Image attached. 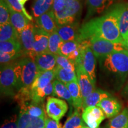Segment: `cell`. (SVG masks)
Listing matches in <instances>:
<instances>
[{"instance_id": "cell-1", "label": "cell", "mask_w": 128, "mask_h": 128, "mask_svg": "<svg viewBox=\"0 0 128 128\" xmlns=\"http://www.w3.org/2000/svg\"><path fill=\"white\" fill-rule=\"evenodd\" d=\"M120 10V5L104 15L83 24L79 30L77 41L98 38L113 42L124 43L119 27Z\"/></svg>"}, {"instance_id": "cell-2", "label": "cell", "mask_w": 128, "mask_h": 128, "mask_svg": "<svg viewBox=\"0 0 128 128\" xmlns=\"http://www.w3.org/2000/svg\"><path fill=\"white\" fill-rule=\"evenodd\" d=\"M0 86L1 94L11 97H14L22 88V68L19 60L1 66Z\"/></svg>"}, {"instance_id": "cell-3", "label": "cell", "mask_w": 128, "mask_h": 128, "mask_svg": "<svg viewBox=\"0 0 128 128\" xmlns=\"http://www.w3.org/2000/svg\"><path fill=\"white\" fill-rule=\"evenodd\" d=\"M103 66L106 71L122 77L128 74V51L114 52L104 58Z\"/></svg>"}, {"instance_id": "cell-4", "label": "cell", "mask_w": 128, "mask_h": 128, "mask_svg": "<svg viewBox=\"0 0 128 128\" xmlns=\"http://www.w3.org/2000/svg\"><path fill=\"white\" fill-rule=\"evenodd\" d=\"M90 46L97 58L103 59L112 53L127 50L124 43L113 42L98 38L90 39Z\"/></svg>"}, {"instance_id": "cell-5", "label": "cell", "mask_w": 128, "mask_h": 128, "mask_svg": "<svg viewBox=\"0 0 128 128\" xmlns=\"http://www.w3.org/2000/svg\"><path fill=\"white\" fill-rule=\"evenodd\" d=\"M80 44L81 52L76 62H78L82 65L94 84H96V57L90 46V40L81 41Z\"/></svg>"}, {"instance_id": "cell-6", "label": "cell", "mask_w": 128, "mask_h": 128, "mask_svg": "<svg viewBox=\"0 0 128 128\" xmlns=\"http://www.w3.org/2000/svg\"><path fill=\"white\" fill-rule=\"evenodd\" d=\"M22 68V81L23 87L31 88L37 75L39 72L33 58L24 56L19 60Z\"/></svg>"}, {"instance_id": "cell-7", "label": "cell", "mask_w": 128, "mask_h": 128, "mask_svg": "<svg viewBox=\"0 0 128 128\" xmlns=\"http://www.w3.org/2000/svg\"><path fill=\"white\" fill-rule=\"evenodd\" d=\"M81 2L76 0L72 4L65 8L60 12L55 13L56 21L58 26L66 24H71L76 20L81 10Z\"/></svg>"}, {"instance_id": "cell-8", "label": "cell", "mask_w": 128, "mask_h": 128, "mask_svg": "<svg viewBox=\"0 0 128 128\" xmlns=\"http://www.w3.org/2000/svg\"><path fill=\"white\" fill-rule=\"evenodd\" d=\"M68 109V104L64 100L54 97H49L47 98L46 111L51 119L59 121L66 114Z\"/></svg>"}, {"instance_id": "cell-9", "label": "cell", "mask_w": 128, "mask_h": 128, "mask_svg": "<svg viewBox=\"0 0 128 128\" xmlns=\"http://www.w3.org/2000/svg\"><path fill=\"white\" fill-rule=\"evenodd\" d=\"M83 120L90 128H98L101 123L104 120L106 115L98 106H90L84 108L82 113Z\"/></svg>"}, {"instance_id": "cell-10", "label": "cell", "mask_w": 128, "mask_h": 128, "mask_svg": "<svg viewBox=\"0 0 128 128\" xmlns=\"http://www.w3.org/2000/svg\"><path fill=\"white\" fill-rule=\"evenodd\" d=\"M76 71L84 101L90 94L96 90L95 84L92 82L82 65L78 62H76Z\"/></svg>"}, {"instance_id": "cell-11", "label": "cell", "mask_w": 128, "mask_h": 128, "mask_svg": "<svg viewBox=\"0 0 128 128\" xmlns=\"http://www.w3.org/2000/svg\"><path fill=\"white\" fill-rule=\"evenodd\" d=\"M34 26V24L30 22L20 34V41L25 56L33 58H34L33 55Z\"/></svg>"}, {"instance_id": "cell-12", "label": "cell", "mask_w": 128, "mask_h": 128, "mask_svg": "<svg viewBox=\"0 0 128 128\" xmlns=\"http://www.w3.org/2000/svg\"><path fill=\"white\" fill-rule=\"evenodd\" d=\"M50 34L40 28L38 24L34 26L33 55H36L48 52V44Z\"/></svg>"}, {"instance_id": "cell-13", "label": "cell", "mask_w": 128, "mask_h": 128, "mask_svg": "<svg viewBox=\"0 0 128 128\" xmlns=\"http://www.w3.org/2000/svg\"><path fill=\"white\" fill-rule=\"evenodd\" d=\"M97 106L102 108L108 118H114L119 114L122 108L118 100L112 96L103 98Z\"/></svg>"}, {"instance_id": "cell-14", "label": "cell", "mask_w": 128, "mask_h": 128, "mask_svg": "<svg viewBox=\"0 0 128 128\" xmlns=\"http://www.w3.org/2000/svg\"><path fill=\"white\" fill-rule=\"evenodd\" d=\"M39 72L51 71L56 67V55L46 52L36 55L34 58Z\"/></svg>"}, {"instance_id": "cell-15", "label": "cell", "mask_w": 128, "mask_h": 128, "mask_svg": "<svg viewBox=\"0 0 128 128\" xmlns=\"http://www.w3.org/2000/svg\"><path fill=\"white\" fill-rule=\"evenodd\" d=\"M36 23L49 34L57 31L58 28L55 13L52 9L36 18Z\"/></svg>"}, {"instance_id": "cell-16", "label": "cell", "mask_w": 128, "mask_h": 128, "mask_svg": "<svg viewBox=\"0 0 128 128\" xmlns=\"http://www.w3.org/2000/svg\"><path fill=\"white\" fill-rule=\"evenodd\" d=\"M44 125L45 119L32 116L20 110L18 118V128H44Z\"/></svg>"}, {"instance_id": "cell-17", "label": "cell", "mask_w": 128, "mask_h": 128, "mask_svg": "<svg viewBox=\"0 0 128 128\" xmlns=\"http://www.w3.org/2000/svg\"><path fill=\"white\" fill-rule=\"evenodd\" d=\"M81 48L80 44L77 40L63 42L60 49V55L72 60H76L80 56Z\"/></svg>"}, {"instance_id": "cell-18", "label": "cell", "mask_w": 128, "mask_h": 128, "mask_svg": "<svg viewBox=\"0 0 128 128\" xmlns=\"http://www.w3.org/2000/svg\"><path fill=\"white\" fill-rule=\"evenodd\" d=\"M55 70L39 72L31 87L32 90L42 89L54 81Z\"/></svg>"}, {"instance_id": "cell-19", "label": "cell", "mask_w": 128, "mask_h": 128, "mask_svg": "<svg viewBox=\"0 0 128 128\" xmlns=\"http://www.w3.org/2000/svg\"><path fill=\"white\" fill-rule=\"evenodd\" d=\"M65 85L71 93L73 106L76 109H82V95L77 78Z\"/></svg>"}, {"instance_id": "cell-20", "label": "cell", "mask_w": 128, "mask_h": 128, "mask_svg": "<svg viewBox=\"0 0 128 128\" xmlns=\"http://www.w3.org/2000/svg\"><path fill=\"white\" fill-rule=\"evenodd\" d=\"M80 30V29H79ZM79 30L73 24L58 26L57 32L62 42L78 40Z\"/></svg>"}, {"instance_id": "cell-21", "label": "cell", "mask_w": 128, "mask_h": 128, "mask_svg": "<svg viewBox=\"0 0 128 128\" xmlns=\"http://www.w3.org/2000/svg\"><path fill=\"white\" fill-rule=\"evenodd\" d=\"M112 3L113 0H87V17H90L96 13H102Z\"/></svg>"}, {"instance_id": "cell-22", "label": "cell", "mask_w": 128, "mask_h": 128, "mask_svg": "<svg viewBox=\"0 0 128 128\" xmlns=\"http://www.w3.org/2000/svg\"><path fill=\"white\" fill-rule=\"evenodd\" d=\"M110 96L111 95L108 92L100 89H96L83 101L82 110L90 106H96L101 100Z\"/></svg>"}, {"instance_id": "cell-23", "label": "cell", "mask_w": 128, "mask_h": 128, "mask_svg": "<svg viewBox=\"0 0 128 128\" xmlns=\"http://www.w3.org/2000/svg\"><path fill=\"white\" fill-rule=\"evenodd\" d=\"M10 10V23L17 30L19 34L24 29L30 20L23 13Z\"/></svg>"}, {"instance_id": "cell-24", "label": "cell", "mask_w": 128, "mask_h": 128, "mask_svg": "<svg viewBox=\"0 0 128 128\" xmlns=\"http://www.w3.org/2000/svg\"><path fill=\"white\" fill-rule=\"evenodd\" d=\"M20 107L21 111H24L32 116L46 119V114L43 103H36L33 101L28 104L23 105Z\"/></svg>"}, {"instance_id": "cell-25", "label": "cell", "mask_w": 128, "mask_h": 128, "mask_svg": "<svg viewBox=\"0 0 128 128\" xmlns=\"http://www.w3.org/2000/svg\"><path fill=\"white\" fill-rule=\"evenodd\" d=\"M20 40V34L12 23H7L0 26V42Z\"/></svg>"}, {"instance_id": "cell-26", "label": "cell", "mask_w": 128, "mask_h": 128, "mask_svg": "<svg viewBox=\"0 0 128 128\" xmlns=\"http://www.w3.org/2000/svg\"><path fill=\"white\" fill-rule=\"evenodd\" d=\"M109 128H128V108H124L108 122Z\"/></svg>"}, {"instance_id": "cell-27", "label": "cell", "mask_w": 128, "mask_h": 128, "mask_svg": "<svg viewBox=\"0 0 128 128\" xmlns=\"http://www.w3.org/2000/svg\"><path fill=\"white\" fill-rule=\"evenodd\" d=\"M54 96L66 100L71 105H72V100L70 91L66 86L63 82L55 80L53 81Z\"/></svg>"}, {"instance_id": "cell-28", "label": "cell", "mask_w": 128, "mask_h": 128, "mask_svg": "<svg viewBox=\"0 0 128 128\" xmlns=\"http://www.w3.org/2000/svg\"><path fill=\"white\" fill-rule=\"evenodd\" d=\"M54 0H34L32 6L33 16L38 18L52 9Z\"/></svg>"}, {"instance_id": "cell-29", "label": "cell", "mask_w": 128, "mask_h": 128, "mask_svg": "<svg viewBox=\"0 0 128 128\" xmlns=\"http://www.w3.org/2000/svg\"><path fill=\"white\" fill-rule=\"evenodd\" d=\"M119 27L120 32L124 42L128 34V4L120 5Z\"/></svg>"}, {"instance_id": "cell-30", "label": "cell", "mask_w": 128, "mask_h": 128, "mask_svg": "<svg viewBox=\"0 0 128 128\" xmlns=\"http://www.w3.org/2000/svg\"><path fill=\"white\" fill-rule=\"evenodd\" d=\"M55 70L56 79L65 84L71 82L77 78L76 71H69L58 66L56 67Z\"/></svg>"}, {"instance_id": "cell-31", "label": "cell", "mask_w": 128, "mask_h": 128, "mask_svg": "<svg viewBox=\"0 0 128 128\" xmlns=\"http://www.w3.org/2000/svg\"><path fill=\"white\" fill-rule=\"evenodd\" d=\"M22 46L20 40L0 42V53H9L21 52Z\"/></svg>"}, {"instance_id": "cell-32", "label": "cell", "mask_w": 128, "mask_h": 128, "mask_svg": "<svg viewBox=\"0 0 128 128\" xmlns=\"http://www.w3.org/2000/svg\"><path fill=\"white\" fill-rule=\"evenodd\" d=\"M84 126L80 109H76L65 122L64 128H82Z\"/></svg>"}, {"instance_id": "cell-33", "label": "cell", "mask_w": 128, "mask_h": 128, "mask_svg": "<svg viewBox=\"0 0 128 128\" xmlns=\"http://www.w3.org/2000/svg\"><path fill=\"white\" fill-rule=\"evenodd\" d=\"M62 42L61 38L56 31L52 33L49 36L48 52L55 55H60V49Z\"/></svg>"}, {"instance_id": "cell-34", "label": "cell", "mask_w": 128, "mask_h": 128, "mask_svg": "<svg viewBox=\"0 0 128 128\" xmlns=\"http://www.w3.org/2000/svg\"><path fill=\"white\" fill-rule=\"evenodd\" d=\"M56 66L61 67L69 71H76V62L64 56L56 55Z\"/></svg>"}, {"instance_id": "cell-35", "label": "cell", "mask_w": 128, "mask_h": 128, "mask_svg": "<svg viewBox=\"0 0 128 128\" xmlns=\"http://www.w3.org/2000/svg\"><path fill=\"white\" fill-rule=\"evenodd\" d=\"M10 23V10L4 0H0V25Z\"/></svg>"}, {"instance_id": "cell-36", "label": "cell", "mask_w": 128, "mask_h": 128, "mask_svg": "<svg viewBox=\"0 0 128 128\" xmlns=\"http://www.w3.org/2000/svg\"><path fill=\"white\" fill-rule=\"evenodd\" d=\"M4 1L8 5L10 9L15 11V12L23 13L28 20L31 21L33 20L32 16L27 12L24 6L21 5L17 0H4Z\"/></svg>"}, {"instance_id": "cell-37", "label": "cell", "mask_w": 128, "mask_h": 128, "mask_svg": "<svg viewBox=\"0 0 128 128\" xmlns=\"http://www.w3.org/2000/svg\"><path fill=\"white\" fill-rule=\"evenodd\" d=\"M23 56H25L23 51L9 53H0L1 65H4V64L9 63V62L14 61L16 59Z\"/></svg>"}, {"instance_id": "cell-38", "label": "cell", "mask_w": 128, "mask_h": 128, "mask_svg": "<svg viewBox=\"0 0 128 128\" xmlns=\"http://www.w3.org/2000/svg\"><path fill=\"white\" fill-rule=\"evenodd\" d=\"M76 0H54L52 10L54 13L62 11L73 4Z\"/></svg>"}, {"instance_id": "cell-39", "label": "cell", "mask_w": 128, "mask_h": 128, "mask_svg": "<svg viewBox=\"0 0 128 128\" xmlns=\"http://www.w3.org/2000/svg\"><path fill=\"white\" fill-rule=\"evenodd\" d=\"M1 128H18L17 115H13L8 119L6 120L2 124Z\"/></svg>"}, {"instance_id": "cell-40", "label": "cell", "mask_w": 128, "mask_h": 128, "mask_svg": "<svg viewBox=\"0 0 128 128\" xmlns=\"http://www.w3.org/2000/svg\"><path fill=\"white\" fill-rule=\"evenodd\" d=\"M44 128H64L62 127V125L59 123L58 121L51 119L47 118L45 119V125Z\"/></svg>"}, {"instance_id": "cell-41", "label": "cell", "mask_w": 128, "mask_h": 128, "mask_svg": "<svg viewBox=\"0 0 128 128\" xmlns=\"http://www.w3.org/2000/svg\"><path fill=\"white\" fill-rule=\"evenodd\" d=\"M17 1H18L19 3H20L21 5L24 6V5L26 4V2L28 0H17Z\"/></svg>"}, {"instance_id": "cell-42", "label": "cell", "mask_w": 128, "mask_h": 128, "mask_svg": "<svg viewBox=\"0 0 128 128\" xmlns=\"http://www.w3.org/2000/svg\"><path fill=\"white\" fill-rule=\"evenodd\" d=\"M124 44H125V46L126 47V46H127L128 44V34L127 35V37H126L125 40H124Z\"/></svg>"}, {"instance_id": "cell-43", "label": "cell", "mask_w": 128, "mask_h": 128, "mask_svg": "<svg viewBox=\"0 0 128 128\" xmlns=\"http://www.w3.org/2000/svg\"><path fill=\"white\" fill-rule=\"evenodd\" d=\"M82 128H89L88 126H84V127H83Z\"/></svg>"}, {"instance_id": "cell-44", "label": "cell", "mask_w": 128, "mask_h": 128, "mask_svg": "<svg viewBox=\"0 0 128 128\" xmlns=\"http://www.w3.org/2000/svg\"><path fill=\"white\" fill-rule=\"evenodd\" d=\"M108 128V125H107L106 126H104V127H103V128Z\"/></svg>"}, {"instance_id": "cell-45", "label": "cell", "mask_w": 128, "mask_h": 128, "mask_svg": "<svg viewBox=\"0 0 128 128\" xmlns=\"http://www.w3.org/2000/svg\"><path fill=\"white\" fill-rule=\"evenodd\" d=\"M126 92H127V94H128V86L127 90H126Z\"/></svg>"}, {"instance_id": "cell-46", "label": "cell", "mask_w": 128, "mask_h": 128, "mask_svg": "<svg viewBox=\"0 0 128 128\" xmlns=\"http://www.w3.org/2000/svg\"><path fill=\"white\" fill-rule=\"evenodd\" d=\"M126 49H127V50L128 51V44L127 46H126Z\"/></svg>"}]
</instances>
